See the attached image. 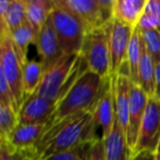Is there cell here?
Here are the masks:
<instances>
[{"mask_svg": "<svg viewBox=\"0 0 160 160\" xmlns=\"http://www.w3.org/2000/svg\"><path fill=\"white\" fill-rule=\"evenodd\" d=\"M94 109L66 118L45 132L38 142L27 152L32 160H45L86 142L99 139Z\"/></svg>", "mask_w": 160, "mask_h": 160, "instance_id": "obj_1", "label": "cell"}, {"mask_svg": "<svg viewBox=\"0 0 160 160\" xmlns=\"http://www.w3.org/2000/svg\"><path fill=\"white\" fill-rule=\"evenodd\" d=\"M110 77L104 79L85 69L58 101L55 111L47 122L44 133L66 118L94 109L99 99L107 90Z\"/></svg>", "mask_w": 160, "mask_h": 160, "instance_id": "obj_2", "label": "cell"}, {"mask_svg": "<svg viewBox=\"0 0 160 160\" xmlns=\"http://www.w3.org/2000/svg\"><path fill=\"white\" fill-rule=\"evenodd\" d=\"M85 69L87 66L80 55H64L44 71L42 82L35 93L57 104Z\"/></svg>", "mask_w": 160, "mask_h": 160, "instance_id": "obj_3", "label": "cell"}, {"mask_svg": "<svg viewBox=\"0 0 160 160\" xmlns=\"http://www.w3.org/2000/svg\"><path fill=\"white\" fill-rule=\"evenodd\" d=\"M55 3V2H54ZM64 55H79L88 29L77 17L55 5L49 17Z\"/></svg>", "mask_w": 160, "mask_h": 160, "instance_id": "obj_4", "label": "cell"}, {"mask_svg": "<svg viewBox=\"0 0 160 160\" xmlns=\"http://www.w3.org/2000/svg\"><path fill=\"white\" fill-rule=\"evenodd\" d=\"M54 2L77 17L88 32L105 27L113 20L114 0H54Z\"/></svg>", "mask_w": 160, "mask_h": 160, "instance_id": "obj_5", "label": "cell"}, {"mask_svg": "<svg viewBox=\"0 0 160 160\" xmlns=\"http://www.w3.org/2000/svg\"><path fill=\"white\" fill-rule=\"evenodd\" d=\"M108 24L100 29L88 32L79 54L82 57L88 70L104 79L111 76Z\"/></svg>", "mask_w": 160, "mask_h": 160, "instance_id": "obj_6", "label": "cell"}, {"mask_svg": "<svg viewBox=\"0 0 160 160\" xmlns=\"http://www.w3.org/2000/svg\"><path fill=\"white\" fill-rule=\"evenodd\" d=\"M23 62L9 32L0 31V71L5 75L20 109L25 99L22 85Z\"/></svg>", "mask_w": 160, "mask_h": 160, "instance_id": "obj_7", "label": "cell"}, {"mask_svg": "<svg viewBox=\"0 0 160 160\" xmlns=\"http://www.w3.org/2000/svg\"><path fill=\"white\" fill-rule=\"evenodd\" d=\"M134 29L135 28L124 24L114 19L108 24L111 76L125 75L128 77L127 53Z\"/></svg>", "mask_w": 160, "mask_h": 160, "instance_id": "obj_8", "label": "cell"}, {"mask_svg": "<svg viewBox=\"0 0 160 160\" xmlns=\"http://www.w3.org/2000/svg\"><path fill=\"white\" fill-rule=\"evenodd\" d=\"M160 140V100L149 98L133 156L140 151L156 152Z\"/></svg>", "mask_w": 160, "mask_h": 160, "instance_id": "obj_9", "label": "cell"}, {"mask_svg": "<svg viewBox=\"0 0 160 160\" xmlns=\"http://www.w3.org/2000/svg\"><path fill=\"white\" fill-rule=\"evenodd\" d=\"M150 97L139 87L133 83L131 89V99H129L128 110V125H127V142L129 148L134 152L139 136L140 127L144 120L145 112Z\"/></svg>", "mask_w": 160, "mask_h": 160, "instance_id": "obj_10", "label": "cell"}, {"mask_svg": "<svg viewBox=\"0 0 160 160\" xmlns=\"http://www.w3.org/2000/svg\"><path fill=\"white\" fill-rule=\"evenodd\" d=\"M35 46L44 71L54 66L64 56L57 35L49 19L38 31Z\"/></svg>", "mask_w": 160, "mask_h": 160, "instance_id": "obj_11", "label": "cell"}, {"mask_svg": "<svg viewBox=\"0 0 160 160\" xmlns=\"http://www.w3.org/2000/svg\"><path fill=\"white\" fill-rule=\"evenodd\" d=\"M94 121H96L98 133L100 132V138L104 139L113 128L116 121L115 114V97H114L113 76L110 77L107 90L99 99L94 108Z\"/></svg>", "mask_w": 160, "mask_h": 160, "instance_id": "obj_12", "label": "cell"}, {"mask_svg": "<svg viewBox=\"0 0 160 160\" xmlns=\"http://www.w3.org/2000/svg\"><path fill=\"white\" fill-rule=\"evenodd\" d=\"M55 103L42 98L36 93L25 97L18 112L19 123L21 124L46 123L47 124L49 118L55 111Z\"/></svg>", "mask_w": 160, "mask_h": 160, "instance_id": "obj_13", "label": "cell"}, {"mask_svg": "<svg viewBox=\"0 0 160 160\" xmlns=\"http://www.w3.org/2000/svg\"><path fill=\"white\" fill-rule=\"evenodd\" d=\"M114 83V97H115V114L120 127L127 133L128 125V110L129 99H131V89L133 82L129 77L125 75L113 76Z\"/></svg>", "mask_w": 160, "mask_h": 160, "instance_id": "obj_14", "label": "cell"}, {"mask_svg": "<svg viewBox=\"0 0 160 160\" xmlns=\"http://www.w3.org/2000/svg\"><path fill=\"white\" fill-rule=\"evenodd\" d=\"M46 127V123H36V124H21L11 133L7 140L17 151L31 150L41 139Z\"/></svg>", "mask_w": 160, "mask_h": 160, "instance_id": "obj_15", "label": "cell"}, {"mask_svg": "<svg viewBox=\"0 0 160 160\" xmlns=\"http://www.w3.org/2000/svg\"><path fill=\"white\" fill-rule=\"evenodd\" d=\"M107 160H132L133 151L129 148L125 132L115 121L111 133L103 139Z\"/></svg>", "mask_w": 160, "mask_h": 160, "instance_id": "obj_16", "label": "cell"}, {"mask_svg": "<svg viewBox=\"0 0 160 160\" xmlns=\"http://www.w3.org/2000/svg\"><path fill=\"white\" fill-rule=\"evenodd\" d=\"M147 0H114L113 19L136 28L145 12Z\"/></svg>", "mask_w": 160, "mask_h": 160, "instance_id": "obj_17", "label": "cell"}, {"mask_svg": "<svg viewBox=\"0 0 160 160\" xmlns=\"http://www.w3.org/2000/svg\"><path fill=\"white\" fill-rule=\"evenodd\" d=\"M54 7V0H27V21L38 33L49 19Z\"/></svg>", "mask_w": 160, "mask_h": 160, "instance_id": "obj_18", "label": "cell"}, {"mask_svg": "<svg viewBox=\"0 0 160 160\" xmlns=\"http://www.w3.org/2000/svg\"><path fill=\"white\" fill-rule=\"evenodd\" d=\"M155 69L156 62L150 55L147 53L142 44V54L138 67V82L139 86L150 98L155 97Z\"/></svg>", "mask_w": 160, "mask_h": 160, "instance_id": "obj_19", "label": "cell"}, {"mask_svg": "<svg viewBox=\"0 0 160 160\" xmlns=\"http://www.w3.org/2000/svg\"><path fill=\"white\" fill-rule=\"evenodd\" d=\"M11 38L13 41V44L16 49L20 56L23 64L28 62V52L31 44H35L36 38H38V32L33 29L29 22L23 23L18 29L13 30L10 33Z\"/></svg>", "mask_w": 160, "mask_h": 160, "instance_id": "obj_20", "label": "cell"}, {"mask_svg": "<svg viewBox=\"0 0 160 160\" xmlns=\"http://www.w3.org/2000/svg\"><path fill=\"white\" fill-rule=\"evenodd\" d=\"M44 76V68L40 60L31 59L23 65L22 85L25 97L34 94L38 89Z\"/></svg>", "mask_w": 160, "mask_h": 160, "instance_id": "obj_21", "label": "cell"}, {"mask_svg": "<svg viewBox=\"0 0 160 160\" xmlns=\"http://www.w3.org/2000/svg\"><path fill=\"white\" fill-rule=\"evenodd\" d=\"M142 54V32L137 27L134 29L132 40L129 43L128 53H127V70L128 77L132 82L137 85L138 82V67Z\"/></svg>", "mask_w": 160, "mask_h": 160, "instance_id": "obj_22", "label": "cell"}, {"mask_svg": "<svg viewBox=\"0 0 160 160\" xmlns=\"http://www.w3.org/2000/svg\"><path fill=\"white\" fill-rule=\"evenodd\" d=\"M27 22V0H12L7 17L0 23V31L11 33Z\"/></svg>", "mask_w": 160, "mask_h": 160, "instance_id": "obj_23", "label": "cell"}, {"mask_svg": "<svg viewBox=\"0 0 160 160\" xmlns=\"http://www.w3.org/2000/svg\"><path fill=\"white\" fill-rule=\"evenodd\" d=\"M19 124L18 113L3 102H0V139L8 140Z\"/></svg>", "mask_w": 160, "mask_h": 160, "instance_id": "obj_24", "label": "cell"}, {"mask_svg": "<svg viewBox=\"0 0 160 160\" xmlns=\"http://www.w3.org/2000/svg\"><path fill=\"white\" fill-rule=\"evenodd\" d=\"M142 32V41L147 53L152 57L155 62L160 60V31L148 30Z\"/></svg>", "mask_w": 160, "mask_h": 160, "instance_id": "obj_25", "label": "cell"}, {"mask_svg": "<svg viewBox=\"0 0 160 160\" xmlns=\"http://www.w3.org/2000/svg\"><path fill=\"white\" fill-rule=\"evenodd\" d=\"M94 142H86V144L75 147L70 150L56 153V155L52 156L45 160H88L90 150H91V147Z\"/></svg>", "mask_w": 160, "mask_h": 160, "instance_id": "obj_26", "label": "cell"}, {"mask_svg": "<svg viewBox=\"0 0 160 160\" xmlns=\"http://www.w3.org/2000/svg\"><path fill=\"white\" fill-rule=\"evenodd\" d=\"M137 28L140 31H148V30H158V31H160V18L153 16V14L144 12L142 18L139 19Z\"/></svg>", "mask_w": 160, "mask_h": 160, "instance_id": "obj_27", "label": "cell"}, {"mask_svg": "<svg viewBox=\"0 0 160 160\" xmlns=\"http://www.w3.org/2000/svg\"><path fill=\"white\" fill-rule=\"evenodd\" d=\"M0 160H19V152L7 140L0 139Z\"/></svg>", "mask_w": 160, "mask_h": 160, "instance_id": "obj_28", "label": "cell"}, {"mask_svg": "<svg viewBox=\"0 0 160 160\" xmlns=\"http://www.w3.org/2000/svg\"><path fill=\"white\" fill-rule=\"evenodd\" d=\"M88 160H107L105 159V149L103 139L99 138L93 142Z\"/></svg>", "mask_w": 160, "mask_h": 160, "instance_id": "obj_29", "label": "cell"}, {"mask_svg": "<svg viewBox=\"0 0 160 160\" xmlns=\"http://www.w3.org/2000/svg\"><path fill=\"white\" fill-rule=\"evenodd\" d=\"M145 12L160 18V0H147Z\"/></svg>", "mask_w": 160, "mask_h": 160, "instance_id": "obj_30", "label": "cell"}, {"mask_svg": "<svg viewBox=\"0 0 160 160\" xmlns=\"http://www.w3.org/2000/svg\"><path fill=\"white\" fill-rule=\"evenodd\" d=\"M155 98L160 100V60L156 62V69H155Z\"/></svg>", "mask_w": 160, "mask_h": 160, "instance_id": "obj_31", "label": "cell"}, {"mask_svg": "<svg viewBox=\"0 0 160 160\" xmlns=\"http://www.w3.org/2000/svg\"><path fill=\"white\" fill-rule=\"evenodd\" d=\"M12 0H1L0 1V23H2L5 21L6 17H7L8 10L10 8Z\"/></svg>", "mask_w": 160, "mask_h": 160, "instance_id": "obj_32", "label": "cell"}, {"mask_svg": "<svg viewBox=\"0 0 160 160\" xmlns=\"http://www.w3.org/2000/svg\"><path fill=\"white\" fill-rule=\"evenodd\" d=\"M132 160H155V152L151 151H140L133 156Z\"/></svg>", "mask_w": 160, "mask_h": 160, "instance_id": "obj_33", "label": "cell"}, {"mask_svg": "<svg viewBox=\"0 0 160 160\" xmlns=\"http://www.w3.org/2000/svg\"><path fill=\"white\" fill-rule=\"evenodd\" d=\"M18 152H19V160H32L31 157L27 152H20V151H18Z\"/></svg>", "mask_w": 160, "mask_h": 160, "instance_id": "obj_34", "label": "cell"}, {"mask_svg": "<svg viewBox=\"0 0 160 160\" xmlns=\"http://www.w3.org/2000/svg\"><path fill=\"white\" fill-rule=\"evenodd\" d=\"M155 153H160V140H159V144H158V147H157V149H156Z\"/></svg>", "mask_w": 160, "mask_h": 160, "instance_id": "obj_35", "label": "cell"}, {"mask_svg": "<svg viewBox=\"0 0 160 160\" xmlns=\"http://www.w3.org/2000/svg\"><path fill=\"white\" fill-rule=\"evenodd\" d=\"M155 160H160V153H155Z\"/></svg>", "mask_w": 160, "mask_h": 160, "instance_id": "obj_36", "label": "cell"}]
</instances>
